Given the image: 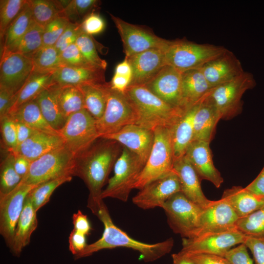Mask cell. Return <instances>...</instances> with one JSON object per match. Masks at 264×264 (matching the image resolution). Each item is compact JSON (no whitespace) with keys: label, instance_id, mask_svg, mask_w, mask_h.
<instances>
[{"label":"cell","instance_id":"e7e4bbea","mask_svg":"<svg viewBox=\"0 0 264 264\" xmlns=\"http://www.w3.org/2000/svg\"><path fill=\"white\" fill-rule=\"evenodd\" d=\"M173 264H195L189 258L179 252L172 255Z\"/></svg>","mask_w":264,"mask_h":264},{"label":"cell","instance_id":"be15d7a7","mask_svg":"<svg viewBox=\"0 0 264 264\" xmlns=\"http://www.w3.org/2000/svg\"><path fill=\"white\" fill-rule=\"evenodd\" d=\"M114 74L127 77L132 81V70L130 63L127 59L125 58L123 61L116 66Z\"/></svg>","mask_w":264,"mask_h":264},{"label":"cell","instance_id":"52a82bcc","mask_svg":"<svg viewBox=\"0 0 264 264\" xmlns=\"http://www.w3.org/2000/svg\"><path fill=\"white\" fill-rule=\"evenodd\" d=\"M145 165L137 154L123 147L114 164L113 176L102 191L101 198H111L127 201Z\"/></svg>","mask_w":264,"mask_h":264},{"label":"cell","instance_id":"f35d334b","mask_svg":"<svg viewBox=\"0 0 264 264\" xmlns=\"http://www.w3.org/2000/svg\"><path fill=\"white\" fill-rule=\"evenodd\" d=\"M44 31V28L33 19L25 34L9 53H19L30 57L43 45Z\"/></svg>","mask_w":264,"mask_h":264},{"label":"cell","instance_id":"ac0fdd59","mask_svg":"<svg viewBox=\"0 0 264 264\" xmlns=\"http://www.w3.org/2000/svg\"><path fill=\"white\" fill-rule=\"evenodd\" d=\"M144 86L167 104L184 110L181 95V72L174 67L165 65Z\"/></svg>","mask_w":264,"mask_h":264},{"label":"cell","instance_id":"91938a15","mask_svg":"<svg viewBox=\"0 0 264 264\" xmlns=\"http://www.w3.org/2000/svg\"><path fill=\"white\" fill-rule=\"evenodd\" d=\"M14 120L16 125L18 147L29 138L37 130L30 128L20 121Z\"/></svg>","mask_w":264,"mask_h":264},{"label":"cell","instance_id":"7402d4cb","mask_svg":"<svg viewBox=\"0 0 264 264\" xmlns=\"http://www.w3.org/2000/svg\"><path fill=\"white\" fill-rule=\"evenodd\" d=\"M164 49H151L126 58L132 70L129 86L145 85L166 65Z\"/></svg>","mask_w":264,"mask_h":264},{"label":"cell","instance_id":"836d02e7","mask_svg":"<svg viewBox=\"0 0 264 264\" xmlns=\"http://www.w3.org/2000/svg\"><path fill=\"white\" fill-rule=\"evenodd\" d=\"M7 114L35 130L60 135V132L54 129L44 118L35 99L23 104Z\"/></svg>","mask_w":264,"mask_h":264},{"label":"cell","instance_id":"484cf974","mask_svg":"<svg viewBox=\"0 0 264 264\" xmlns=\"http://www.w3.org/2000/svg\"><path fill=\"white\" fill-rule=\"evenodd\" d=\"M54 82L60 86H79L87 83L106 82L105 70L92 67H74L62 65L53 74Z\"/></svg>","mask_w":264,"mask_h":264},{"label":"cell","instance_id":"9a60e30c","mask_svg":"<svg viewBox=\"0 0 264 264\" xmlns=\"http://www.w3.org/2000/svg\"><path fill=\"white\" fill-rule=\"evenodd\" d=\"M36 186L20 182L10 193L0 196V233L8 246L11 244L26 197Z\"/></svg>","mask_w":264,"mask_h":264},{"label":"cell","instance_id":"277c9868","mask_svg":"<svg viewBox=\"0 0 264 264\" xmlns=\"http://www.w3.org/2000/svg\"><path fill=\"white\" fill-rule=\"evenodd\" d=\"M227 49L221 45L197 44L184 39L170 41L164 49L166 64L181 73L198 69Z\"/></svg>","mask_w":264,"mask_h":264},{"label":"cell","instance_id":"b9f144b4","mask_svg":"<svg viewBox=\"0 0 264 264\" xmlns=\"http://www.w3.org/2000/svg\"><path fill=\"white\" fill-rule=\"evenodd\" d=\"M236 229L246 237L264 238V207L239 218Z\"/></svg>","mask_w":264,"mask_h":264},{"label":"cell","instance_id":"9c48e42d","mask_svg":"<svg viewBox=\"0 0 264 264\" xmlns=\"http://www.w3.org/2000/svg\"><path fill=\"white\" fill-rule=\"evenodd\" d=\"M256 85L253 75L244 71L233 80L212 88L210 96L221 119H228L240 113L242 107V95L246 91L254 88Z\"/></svg>","mask_w":264,"mask_h":264},{"label":"cell","instance_id":"d4e9b609","mask_svg":"<svg viewBox=\"0 0 264 264\" xmlns=\"http://www.w3.org/2000/svg\"><path fill=\"white\" fill-rule=\"evenodd\" d=\"M64 145V141L60 135L36 131L11 153L22 155L32 162Z\"/></svg>","mask_w":264,"mask_h":264},{"label":"cell","instance_id":"e0dca14e","mask_svg":"<svg viewBox=\"0 0 264 264\" xmlns=\"http://www.w3.org/2000/svg\"><path fill=\"white\" fill-rule=\"evenodd\" d=\"M33 69L32 59L19 53H11L0 58V87L16 94Z\"/></svg>","mask_w":264,"mask_h":264},{"label":"cell","instance_id":"60d3db41","mask_svg":"<svg viewBox=\"0 0 264 264\" xmlns=\"http://www.w3.org/2000/svg\"><path fill=\"white\" fill-rule=\"evenodd\" d=\"M8 152L2 160L0 167V196L6 195L14 190L21 182L22 178L14 168V154Z\"/></svg>","mask_w":264,"mask_h":264},{"label":"cell","instance_id":"ab89813d","mask_svg":"<svg viewBox=\"0 0 264 264\" xmlns=\"http://www.w3.org/2000/svg\"><path fill=\"white\" fill-rule=\"evenodd\" d=\"M30 58L34 71H54L63 65L60 55L55 46H42Z\"/></svg>","mask_w":264,"mask_h":264},{"label":"cell","instance_id":"cb8c5ba5","mask_svg":"<svg viewBox=\"0 0 264 264\" xmlns=\"http://www.w3.org/2000/svg\"><path fill=\"white\" fill-rule=\"evenodd\" d=\"M210 91L198 102L194 117L193 140L210 143L216 126L221 119Z\"/></svg>","mask_w":264,"mask_h":264},{"label":"cell","instance_id":"d6986e66","mask_svg":"<svg viewBox=\"0 0 264 264\" xmlns=\"http://www.w3.org/2000/svg\"><path fill=\"white\" fill-rule=\"evenodd\" d=\"M200 69L212 88L233 80L244 71L239 59L228 49Z\"/></svg>","mask_w":264,"mask_h":264},{"label":"cell","instance_id":"6da1fadb","mask_svg":"<svg viewBox=\"0 0 264 264\" xmlns=\"http://www.w3.org/2000/svg\"><path fill=\"white\" fill-rule=\"evenodd\" d=\"M87 206L103 223L104 229L102 237L88 244L76 259L86 257L105 249L126 247L138 251L145 262L156 261L171 251L174 243L172 238L155 243L138 241L115 225L102 199L88 198Z\"/></svg>","mask_w":264,"mask_h":264},{"label":"cell","instance_id":"7c38bea8","mask_svg":"<svg viewBox=\"0 0 264 264\" xmlns=\"http://www.w3.org/2000/svg\"><path fill=\"white\" fill-rule=\"evenodd\" d=\"M123 43L125 58L153 49H165L170 41L155 35L151 31L130 23L110 14Z\"/></svg>","mask_w":264,"mask_h":264},{"label":"cell","instance_id":"4dcf8cb0","mask_svg":"<svg viewBox=\"0 0 264 264\" xmlns=\"http://www.w3.org/2000/svg\"><path fill=\"white\" fill-rule=\"evenodd\" d=\"M221 198L231 206L239 218L264 207V200L241 186L226 189Z\"/></svg>","mask_w":264,"mask_h":264},{"label":"cell","instance_id":"74e56055","mask_svg":"<svg viewBox=\"0 0 264 264\" xmlns=\"http://www.w3.org/2000/svg\"><path fill=\"white\" fill-rule=\"evenodd\" d=\"M72 176H64L40 184L34 187L26 198L31 202L37 212L49 201L55 190L62 184L71 180Z\"/></svg>","mask_w":264,"mask_h":264},{"label":"cell","instance_id":"ffe728a7","mask_svg":"<svg viewBox=\"0 0 264 264\" xmlns=\"http://www.w3.org/2000/svg\"><path fill=\"white\" fill-rule=\"evenodd\" d=\"M154 132L136 124L127 125L117 132L100 138L113 140L137 154L146 164L154 141Z\"/></svg>","mask_w":264,"mask_h":264},{"label":"cell","instance_id":"5b68a950","mask_svg":"<svg viewBox=\"0 0 264 264\" xmlns=\"http://www.w3.org/2000/svg\"><path fill=\"white\" fill-rule=\"evenodd\" d=\"M75 155L65 146L31 162L21 183L37 186L64 176H74Z\"/></svg>","mask_w":264,"mask_h":264},{"label":"cell","instance_id":"bcb514c9","mask_svg":"<svg viewBox=\"0 0 264 264\" xmlns=\"http://www.w3.org/2000/svg\"><path fill=\"white\" fill-rule=\"evenodd\" d=\"M0 132L2 145L7 152H13L17 147L15 121L9 115L0 118Z\"/></svg>","mask_w":264,"mask_h":264},{"label":"cell","instance_id":"f5cc1de1","mask_svg":"<svg viewBox=\"0 0 264 264\" xmlns=\"http://www.w3.org/2000/svg\"><path fill=\"white\" fill-rule=\"evenodd\" d=\"M224 257L232 264H253L247 247L243 243L231 248L226 253Z\"/></svg>","mask_w":264,"mask_h":264},{"label":"cell","instance_id":"d590c367","mask_svg":"<svg viewBox=\"0 0 264 264\" xmlns=\"http://www.w3.org/2000/svg\"><path fill=\"white\" fill-rule=\"evenodd\" d=\"M28 1L33 20L44 28L58 17L65 16L62 1L28 0Z\"/></svg>","mask_w":264,"mask_h":264},{"label":"cell","instance_id":"8d00e7d4","mask_svg":"<svg viewBox=\"0 0 264 264\" xmlns=\"http://www.w3.org/2000/svg\"><path fill=\"white\" fill-rule=\"evenodd\" d=\"M58 99L66 119L71 114L85 109L83 95L77 86L59 85Z\"/></svg>","mask_w":264,"mask_h":264},{"label":"cell","instance_id":"f6af8a7d","mask_svg":"<svg viewBox=\"0 0 264 264\" xmlns=\"http://www.w3.org/2000/svg\"><path fill=\"white\" fill-rule=\"evenodd\" d=\"M75 44L86 61L91 66L105 70L107 63L99 56L92 36L83 30L78 36Z\"/></svg>","mask_w":264,"mask_h":264},{"label":"cell","instance_id":"11a10c76","mask_svg":"<svg viewBox=\"0 0 264 264\" xmlns=\"http://www.w3.org/2000/svg\"><path fill=\"white\" fill-rule=\"evenodd\" d=\"M68 243L69 249L74 255L75 259H77L88 245L86 236L74 229L69 234Z\"/></svg>","mask_w":264,"mask_h":264},{"label":"cell","instance_id":"7dc6e473","mask_svg":"<svg viewBox=\"0 0 264 264\" xmlns=\"http://www.w3.org/2000/svg\"><path fill=\"white\" fill-rule=\"evenodd\" d=\"M69 22L66 17L61 16L48 24L44 28L43 46H54Z\"/></svg>","mask_w":264,"mask_h":264},{"label":"cell","instance_id":"c3c4849f","mask_svg":"<svg viewBox=\"0 0 264 264\" xmlns=\"http://www.w3.org/2000/svg\"><path fill=\"white\" fill-rule=\"evenodd\" d=\"M82 31L81 23L69 22L54 45L60 55L69 45L76 42Z\"/></svg>","mask_w":264,"mask_h":264},{"label":"cell","instance_id":"5bb4252c","mask_svg":"<svg viewBox=\"0 0 264 264\" xmlns=\"http://www.w3.org/2000/svg\"><path fill=\"white\" fill-rule=\"evenodd\" d=\"M181 192L179 179L174 170L146 185L133 197L132 202L142 209L162 208L174 194Z\"/></svg>","mask_w":264,"mask_h":264},{"label":"cell","instance_id":"f907efd6","mask_svg":"<svg viewBox=\"0 0 264 264\" xmlns=\"http://www.w3.org/2000/svg\"><path fill=\"white\" fill-rule=\"evenodd\" d=\"M81 27L85 33L92 36L99 34L104 30L105 22L99 14L93 11L83 19Z\"/></svg>","mask_w":264,"mask_h":264},{"label":"cell","instance_id":"ee69618b","mask_svg":"<svg viewBox=\"0 0 264 264\" xmlns=\"http://www.w3.org/2000/svg\"><path fill=\"white\" fill-rule=\"evenodd\" d=\"M26 0H0V39L2 44L6 32L22 10Z\"/></svg>","mask_w":264,"mask_h":264},{"label":"cell","instance_id":"d6a6232c","mask_svg":"<svg viewBox=\"0 0 264 264\" xmlns=\"http://www.w3.org/2000/svg\"><path fill=\"white\" fill-rule=\"evenodd\" d=\"M32 20L31 9L26 0L6 32L3 42L0 44V58L11 52L28 30Z\"/></svg>","mask_w":264,"mask_h":264},{"label":"cell","instance_id":"db71d44e","mask_svg":"<svg viewBox=\"0 0 264 264\" xmlns=\"http://www.w3.org/2000/svg\"><path fill=\"white\" fill-rule=\"evenodd\" d=\"M195 264H232L226 258L218 255L202 253H185Z\"/></svg>","mask_w":264,"mask_h":264},{"label":"cell","instance_id":"9f6ffc18","mask_svg":"<svg viewBox=\"0 0 264 264\" xmlns=\"http://www.w3.org/2000/svg\"><path fill=\"white\" fill-rule=\"evenodd\" d=\"M16 100V94L3 87H0V118L7 114Z\"/></svg>","mask_w":264,"mask_h":264},{"label":"cell","instance_id":"f546056e","mask_svg":"<svg viewBox=\"0 0 264 264\" xmlns=\"http://www.w3.org/2000/svg\"><path fill=\"white\" fill-rule=\"evenodd\" d=\"M59 85L54 83L43 90L35 99L47 122L59 132L66 121L58 99Z\"/></svg>","mask_w":264,"mask_h":264},{"label":"cell","instance_id":"44dd1931","mask_svg":"<svg viewBox=\"0 0 264 264\" xmlns=\"http://www.w3.org/2000/svg\"><path fill=\"white\" fill-rule=\"evenodd\" d=\"M197 172L200 178L212 183L220 188L223 182L220 173L214 165L210 142L193 140L188 146L185 154Z\"/></svg>","mask_w":264,"mask_h":264},{"label":"cell","instance_id":"ba28073f","mask_svg":"<svg viewBox=\"0 0 264 264\" xmlns=\"http://www.w3.org/2000/svg\"><path fill=\"white\" fill-rule=\"evenodd\" d=\"M162 208L166 214L168 223L174 233L183 238L195 237L203 208L179 192L169 198Z\"/></svg>","mask_w":264,"mask_h":264},{"label":"cell","instance_id":"4fadbf2b","mask_svg":"<svg viewBox=\"0 0 264 264\" xmlns=\"http://www.w3.org/2000/svg\"><path fill=\"white\" fill-rule=\"evenodd\" d=\"M246 236L234 229L229 231L208 233L193 238H182L181 252L225 256L231 248L243 243Z\"/></svg>","mask_w":264,"mask_h":264},{"label":"cell","instance_id":"8fae6325","mask_svg":"<svg viewBox=\"0 0 264 264\" xmlns=\"http://www.w3.org/2000/svg\"><path fill=\"white\" fill-rule=\"evenodd\" d=\"M135 113L128 98L110 85L104 114L96 120L99 138L117 132L127 125L135 124Z\"/></svg>","mask_w":264,"mask_h":264},{"label":"cell","instance_id":"e575fe53","mask_svg":"<svg viewBox=\"0 0 264 264\" xmlns=\"http://www.w3.org/2000/svg\"><path fill=\"white\" fill-rule=\"evenodd\" d=\"M110 82L87 83L79 86L83 95L85 109L97 120L105 111Z\"/></svg>","mask_w":264,"mask_h":264},{"label":"cell","instance_id":"6125c7cd","mask_svg":"<svg viewBox=\"0 0 264 264\" xmlns=\"http://www.w3.org/2000/svg\"><path fill=\"white\" fill-rule=\"evenodd\" d=\"M131 80L125 77L114 74L110 82L111 88L118 92L124 93Z\"/></svg>","mask_w":264,"mask_h":264},{"label":"cell","instance_id":"8992f818","mask_svg":"<svg viewBox=\"0 0 264 264\" xmlns=\"http://www.w3.org/2000/svg\"><path fill=\"white\" fill-rule=\"evenodd\" d=\"M172 128L160 127L154 131V137L151 152L134 189L140 190L173 170Z\"/></svg>","mask_w":264,"mask_h":264},{"label":"cell","instance_id":"4316f807","mask_svg":"<svg viewBox=\"0 0 264 264\" xmlns=\"http://www.w3.org/2000/svg\"><path fill=\"white\" fill-rule=\"evenodd\" d=\"M38 226L37 212L26 197L19 219L11 244L9 246L12 254L19 257L30 241L31 236Z\"/></svg>","mask_w":264,"mask_h":264},{"label":"cell","instance_id":"83f0119b","mask_svg":"<svg viewBox=\"0 0 264 264\" xmlns=\"http://www.w3.org/2000/svg\"><path fill=\"white\" fill-rule=\"evenodd\" d=\"M212 88L200 68L181 73L182 108L186 111L199 102Z\"/></svg>","mask_w":264,"mask_h":264},{"label":"cell","instance_id":"2e32d148","mask_svg":"<svg viewBox=\"0 0 264 264\" xmlns=\"http://www.w3.org/2000/svg\"><path fill=\"white\" fill-rule=\"evenodd\" d=\"M239 218L231 206L223 199L212 201L202 209L195 237L236 229Z\"/></svg>","mask_w":264,"mask_h":264},{"label":"cell","instance_id":"94428289","mask_svg":"<svg viewBox=\"0 0 264 264\" xmlns=\"http://www.w3.org/2000/svg\"><path fill=\"white\" fill-rule=\"evenodd\" d=\"M14 156L15 169L18 174L22 178L27 173L31 162L22 155L14 154Z\"/></svg>","mask_w":264,"mask_h":264},{"label":"cell","instance_id":"816d5d0a","mask_svg":"<svg viewBox=\"0 0 264 264\" xmlns=\"http://www.w3.org/2000/svg\"><path fill=\"white\" fill-rule=\"evenodd\" d=\"M243 243L251 251L255 264H264V238L246 236Z\"/></svg>","mask_w":264,"mask_h":264},{"label":"cell","instance_id":"603a6c76","mask_svg":"<svg viewBox=\"0 0 264 264\" xmlns=\"http://www.w3.org/2000/svg\"><path fill=\"white\" fill-rule=\"evenodd\" d=\"M173 170L179 179L181 192L187 198L203 208L212 202L203 194L201 179L185 155L174 160Z\"/></svg>","mask_w":264,"mask_h":264},{"label":"cell","instance_id":"f1b7e54d","mask_svg":"<svg viewBox=\"0 0 264 264\" xmlns=\"http://www.w3.org/2000/svg\"><path fill=\"white\" fill-rule=\"evenodd\" d=\"M198 102L187 110L172 128L174 160L184 156L193 141L194 117Z\"/></svg>","mask_w":264,"mask_h":264},{"label":"cell","instance_id":"1f68e13d","mask_svg":"<svg viewBox=\"0 0 264 264\" xmlns=\"http://www.w3.org/2000/svg\"><path fill=\"white\" fill-rule=\"evenodd\" d=\"M54 71H33L25 84L16 94L15 102L8 113L15 111L23 104L35 99L43 90L55 83L53 81Z\"/></svg>","mask_w":264,"mask_h":264},{"label":"cell","instance_id":"6f0895ef","mask_svg":"<svg viewBox=\"0 0 264 264\" xmlns=\"http://www.w3.org/2000/svg\"><path fill=\"white\" fill-rule=\"evenodd\" d=\"M72 223L74 229L77 232L88 235L92 229L90 222L87 215L84 214L80 210L73 214Z\"/></svg>","mask_w":264,"mask_h":264},{"label":"cell","instance_id":"3957f363","mask_svg":"<svg viewBox=\"0 0 264 264\" xmlns=\"http://www.w3.org/2000/svg\"><path fill=\"white\" fill-rule=\"evenodd\" d=\"M124 94L134 110L135 124L153 131L173 128L186 111L167 104L143 85H130Z\"/></svg>","mask_w":264,"mask_h":264},{"label":"cell","instance_id":"680465c9","mask_svg":"<svg viewBox=\"0 0 264 264\" xmlns=\"http://www.w3.org/2000/svg\"><path fill=\"white\" fill-rule=\"evenodd\" d=\"M245 188L264 200V167L258 176Z\"/></svg>","mask_w":264,"mask_h":264},{"label":"cell","instance_id":"681fc988","mask_svg":"<svg viewBox=\"0 0 264 264\" xmlns=\"http://www.w3.org/2000/svg\"><path fill=\"white\" fill-rule=\"evenodd\" d=\"M60 57L63 65L74 67H95L86 61L75 43L64 50L60 54Z\"/></svg>","mask_w":264,"mask_h":264},{"label":"cell","instance_id":"7a4b0ae2","mask_svg":"<svg viewBox=\"0 0 264 264\" xmlns=\"http://www.w3.org/2000/svg\"><path fill=\"white\" fill-rule=\"evenodd\" d=\"M123 147L115 140L99 138L87 150L75 156L74 176L85 183L89 192L88 198H101L103 187Z\"/></svg>","mask_w":264,"mask_h":264},{"label":"cell","instance_id":"7bdbcfd3","mask_svg":"<svg viewBox=\"0 0 264 264\" xmlns=\"http://www.w3.org/2000/svg\"><path fill=\"white\" fill-rule=\"evenodd\" d=\"M99 3L97 0L64 1V15L70 22L81 23L87 16L95 10Z\"/></svg>","mask_w":264,"mask_h":264},{"label":"cell","instance_id":"30bf717a","mask_svg":"<svg viewBox=\"0 0 264 264\" xmlns=\"http://www.w3.org/2000/svg\"><path fill=\"white\" fill-rule=\"evenodd\" d=\"M59 132L65 145L75 156L99 138L96 120L85 109L69 116Z\"/></svg>","mask_w":264,"mask_h":264}]
</instances>
